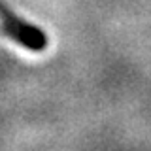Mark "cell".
Listing matches in <instances>:
<instances>
[{
  "label": "cell",
  "instance_id": "1",
  "mask_svg": "<svg viewBox=\"0 0 151 151\" xmlns=\"http://www.w3.org/2000/svg\"><path fill=\"white\" fill-rule=\"evenodd\" d=\"M0 30L12 40L19 42L25 49L30 51H44L47 47V36L38 27H32L23 19L15 17L9 9L0 4Z\"/></svg>",
  "mask_w": 151,
  "mask_h": 151
}]
</instances>
